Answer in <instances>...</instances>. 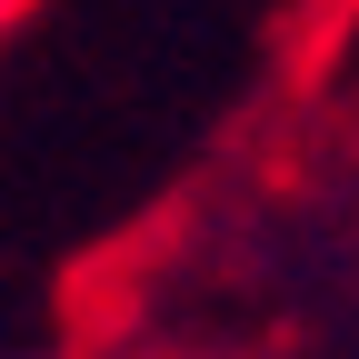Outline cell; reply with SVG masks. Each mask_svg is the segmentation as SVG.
<instances>
[{
    "label": "cell",
    "mask_w": 359,
    "mask_h": 359,
    "mask_svg": "<svg viewBox=\"0 0 359 359\" xmlns=\"http://www.w3.org/2000/svg\"><path fill=\"white\" fill-rule=\"evenodd\" d=\"M20 359H40V349H20Z\"/></svg>",
    "instance_id": "obj_1"
}]
</instances>
